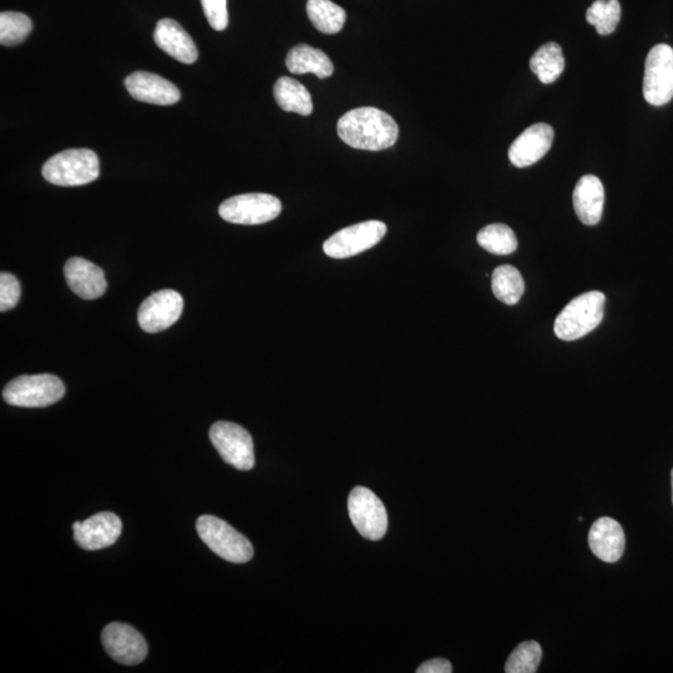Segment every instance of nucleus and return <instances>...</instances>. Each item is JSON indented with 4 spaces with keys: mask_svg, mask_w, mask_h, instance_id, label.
Returning <instances> with one entry per match:
<instances>
[{
    "mask_svg": "<svg viewBox=\"0 0 673 673\" xmlns=\"http://www.w3.org/2000/svg\"><path fill=\"white\" fill-rule=\"evenodd\" d=\"M339 138L351 148L381 151L396 145L399 128L391 115L376 108H358L338 120Z\"/></svg>",
    "mask_w": 673,
    "mask_h": 673,
    "instance_id": "obj_1",
    "label": "nucleus"
},
{
    "mask_svg": "<svg viewBox=\"0 0 673 673\" xmlns=\"http://www.w3.org/2000/svg\"><path fill=\"white\" fill-rule=\"evenodd\" d=\"M606 297L599 291L575 297L556 317L554 332L561 341H576L600 326L605 315Z\"/></svg>",
    "mask_w": 673,
    "mask_h": 673,
    "instance_id": "obj_2",
    "label": "nucleus"
},
{
    "mask_svg": "<svg viewBox=\"0 0 673 673\" xmlns=\"http://www.w3.org/2000/svg\"><path fill=\"white\" fill-rule=\"evenodd\" d=\"M42 174L50 184L57 186H82L98 179V155L89 149L62 151L44 164Z\"/></svg>",
    "mask_w": 673,
    "mask_h": 673,
    "instance_id": "obj_3",
    "label": "nucleus"
},
{
    "mask_svg": "<svg viewBox=\"0 0 673 673\" xmlns=\"http://www.w3.org/2000/svg\"><path fill=\"white\" fill-rule=\"evenodd\" d=\"M197 534L200 539L220 558L235 564L249 563L253 556V546L226 521L212 515H202L197 519Z\"/></svg>",
    "mask_w": 673,
    "mask_h": 673,
    "instance_id": "obj_4",
    "label": "nucleus"
},
{
    "mask_svg": "<svg viewBox=\"0 0 673 673\" xmlns=\"http://www.w3.org/2000/svg\"><path fill=\"white\" fill-rule=\"evenodd\" d=\"M65 386L53 374L20 376L10 381L3 391L4 401L20 408L52 406L64 397Z\"/></svg>",
    "mask_w": 673,
    "mask_h": 673,
    "instance_id": "obj_5",
    "label": "nucleus"
},
{
    "mask_svg": "<svg viewBox=\"0 0 673 673\" xmlns=\"http://www.w3.org/2000/svg\"><path fill=\"white\" fill-rule=\"evenodd\" d=\"M282 211L281 201L268 194H245L222 202L219 214L236 225H261L277 219Z\"/></svg>",
    "mask_w": 673,
    "mask_h": 673,
    "instance_id": "obj_6",
    "label": "nucleus"
},
{
    "mask_svg": "<svg viewBox=\"0 0 673 673\" xmlns=\"http://www.w3.org/2000/svg\"><path fill=\"white\" fill-rule=\"evenodd\" d=\"M210 440L224 459L239 470L255 467V447L251 434L241 425L231 422H217L210 429Z\"/></svg>",
    "mask_w": 673,
    "mask_h": 673,
    "instance_id": "obj_7",
    "label": "nucleus"
},
{
    "mask_svg": "<svg viewBox=\"0 0 673 673\" xmlns=\"http://www.w3.org/2000/svg\"><path fill=\"white\" fill-rule=\"evenodd\" d=\"M348 513L359 534L368 540H381L387 533L386 506L371 490L354 488L349 494Z\"/></svg>",
    "mask_w": 673,
    "mask_h": 673,
    "instance_id": "obj_8",
    "label": "nucleus"
},
{
    "mask_svg": "<svg viewBox=\"0 0 673 673\" xmlns=\"http://www.w3.org/2000/svg\"><path fill=\"white\" fill-rule=\"evenodd\" d=\"M644 96L647 103L662 106L673 98V49L657 44L646 58Z\"/></svg>",
    "mask_w": 673,
    "mask_h": 673,
    "instance_id": "obj_9",
    "label": "nucleus"
},
{
    "mask_svg": "<svg viewBox=\"0 0 673 673\" xmlns=\"http://www.w3.org/2000/svg\"><path fill=\"white\" fill-rule=\"evenodd\" d=\"M387 234V226L382 221H366L346 227L336 232L323 245L328 257L348 258L359 255L379 244Z\"/></svg>",
    "mask_w": 673,
    "mask_h": 673,
    "instance_id": "obj_10",
    "label": "nucleus"
},
{
    "mask_svg": "<svg viewBox=\"0 0 673 673\" xmlns=\"http://www.w3.org/2000/svg\"><path fill=\"white\" fill-rule=\"evenodd\" d=\"M182 310L184 300L179 292L174 290L155 292L141 303L138 312L139 326L148 333L163 332L179 321Z\"/></svg>",
    "mask_w": 673,
    "mask_h": 673,
    "instance_id": "obj_11",
    "label": "nucleus"
},
{
    "mask_svg": "<svg viewBox=\"0 0 673 673\" xmlns=\"http://www.w3.org/2000/svg\"><path fill=\"white\" fill-rule=\"evenodd\" d=\"M101 641L111 659L121 665H139L148 656V644L134 627L120 622H113L105 627Z\"/></svg>",
    "mask_w": 673,
    "mask_h": 673,
    "instance_id": "obj_12",
    "label": "nucleus"
},
{
    "mask_svg": "<svg viewBox=\"0 0 673 673\" xmlns=\"http://www.w3.org/2000/svg\"><path fill=\"white\" fill-rule=\"evenodd\" d=\"M74 540L80 548L94 551L109 548L120 538L123 524L118 515L103 511L73 525Z\"/></svg>",
    "mask_w": 673,
    "mask_h": 673,
    "instance_id": "obj_13",
    "label": "nucleus"
},
{
    "mask_svg": "<svg viewBox=\"0 0 673 673\" xmlns=\"http://www.w3.org/2000/svg\"><path fill=\"white\" fill-rule=\"evenodd\" d=\"M554 129L549 124L531 125L511 144L509 159L516 168H528L543 159L553 145Z\"/></svg>",
    "mask_w": 673,
    "mask_h": 673,
    "instance_id": "obj_14",
    "label": "nucleus"
},
{
    "mask_svg": "<svg viewBox=\"0 0 673 673\" xmlns=\"http://www.w3.org/2000/svg\"><path fill=\"white\" fill-rule=\"evenodd\" d=\"M126 89L135 100L154 105H174L179 103L181 93L175 84L160 75L135 72L125 80Z\"/></svg>",
    "mask_w": 673,
    "mask_h": 673,
    "instance_id": "obj_15",
    "label": "nucleus"
},
{
    "mask_svg": "<svg viewBox=\"0 0 673 673\" xmlns=\"http://www.w3.org/2000/svg\"><path fill=\"white\" fill-rule=\"evenodd\" d=\"M65 280L70 290L83 300H96L104 295L106 283L104 271L82 257H73L65 263Z\"/></svg>",
    "mask_w": 673,
    "mask_h": 673,
    "instance_id": "obj_16",
    "label": "nucleus"
},
{
    "mask_svg": "<svg viewBox=\"0 0 673 673\" xmlns=\"http://www.w3.org/2000/svg\"><path fill=\"white\" fill-rule=\"evenodd\" d=\"M589 545L597 559L606 563H616L624 555L626 538L624 529L615 519H597L591 526Z\"/></svg>",
    "mask_w": 673,
    "mask_h": 673,
    "instance_id": "obj_17",
    "label": "nucleus"
},
{
    "mask_svg": "<svg viewBox=\"0 0 673 673\" xmlns=\"http://www.w3.org/2000/svg\"><path fill=\"white\" fill-rule=\"evenodd\" d=\"M154 40L161 50L177 62L194 64L199 58L194 40L174 19L160 20L156 25Z\"/></svg>",
    "mask_w": 673,
    "mask_h": 673,
    "instance_id": "obj_18",
    "label": "nucleus"
},
{
    "mask_svg": "<svg viewBox=\"0 0 673 673\" xmlns=\"http://www.w3.org/2000/svg\"><path fill=\"white\" fill-rule=\"evenodd\" d=\"M574 209L584 225L599 224L604 212L605 190L599 177L585 175L581 177L574 190Z\"/></svg>",
    "mask_w": 673,
    "mask_h": 673,
    "instance_id": "obj_19",
    "label": "nucleus"
},
{
    "mask_svg": "<svg viewBox=\"0 0 673 673\" xmlns=\"http://www.w3.org/2000/svg\"><path fill=\"white\" fill-rule=\"evenodd\" d=\"M287 69L292 74H313L317 78H330L335 67L331 59L321 49L313 48L311 45L300 44L290 50L286 59Z\"/></svg>",
    "mask_w": 673,
    "mask_h": 673,
    "instance_id": "obj_20",
    "label": "nucleus"
},
{
    "mask_svg": "<svg viewBox=\"0 0 673 673\" xmlns=\"http://www.w3.org/2000/svg\"><path fill=\"white\" fill-rule=\"evenodd\" d=\"M273 94L283 111L303 116L312 114L313 103L310 91L297 80L288 77L278 79L273 88Z\"/></svg>",
    "mask_w": 673,
    "mask_h": 673,
    "instance_id": "obj_21",
    "label": "nucleus"
},
{
    "mask_svg": "<svg viewBox=\"0 0 673 673\" xmlns=\"http://www.w3.org/2000/svg\"><path fill=\"white\" fill-rule=\"evenodd\" d=\"M307 14L313 27L323 34H337L346 24V10L332 0H308Z\"/></svg>",
    "mask_w": 673,
    "mask_h": 673,
    "instance_id": "obj_22",
    "label": "nucleus"
},
{
    "mask_svg": "<svg viewBox=\"0 0 673 673\" xmlns=\"http://www.w3.org/2000/svg\"><path fill=\"white\" fill-rule=\"evenodd\" d=\"M530 68L541 83H554L565 69L563 49L556 43L544 44L531 58Z\"/></svg>",
    "mask_w": 673,
    "mask_h": 673,
    "instance_id": "obj_23",
    "label": "nucleus"
},
{
    "mask_svg": "<svg viewBox=\"0 0 673 673\" xmlns=\"http://www.w3.org/2000/svg\"><path fill=\"white\" fill-rule=\"evenodd\" d=\"M494 296L508 306H514L524 295L525 283L518 268L503 265L495 268L492 277Z\"/></svg>",
    "mask_w": 673,
    "mask_h": 673,
    "instance_id": "obj_24",
    "label": "nucleus"
},
{
    "mask_svg": "<svg viewBox=\"0 0 673 673\" xmlns=\"http://www.w3.org/2000/svg\"><path fill=\"white\" fill-rule=\"evenodd\" d=\"M477 241L480 247L493 255L506 256L518 249L515 232L504 224H492L479 231Z\"/></svg>",
    "mask_w": 673,
    "mask_h": 673,
    "instance_id": "obj_25",
    "label": "nucleus"
},
{
    "mask_svg": "<svg viewBox=\"0 0 673 673\" xmlns=\"http://www.w3.org/2000/svg\"><path fill=\"white\" fill-rule=\"evenodd\" d=\"M620 18L619 0H596L586 12V20L594 25L600 35L614 33Z\"/></svg>",
    "mask_w": 673,
    "mask_h": 673,
    "instance_id": "obj_26",
    "label": "nucleus"
},
{
    "mask_svg": "<svg viewBox=\"0 0 673 673\" xmlns=\"http://www.w3.org/2000/svg\"><path fill=\"white\" fill-rule=\"evenodd\" d=\"M32 30L33 23L28 15L18 12L0 14V43L5 47H15L23 43Z\"/></svg>",
    "mask_w": 673,
    "mask_h": 673,
    "instance_id": "obj_27",
    "label": "nucleus"
},
{
    "mask_svg": "<svg viewBox=\"0 0 673 673\" xmlns=\"http://www.w3.org/2000/svg\"><path fill=\"white\" fill-rule=\"evenodd\" d=\"M543 650L536 641H526L511 652L505 664L506 673H534L538 671Z\"/></svg>",
    "mask_w": 673,
    "mask_h": 673,
    "instance_id": "obj_28",
    "label": "nucleus"
},
{
    "mask_svg": "<svg viewBox=\"0 0 673 673\" xmlns=\"http://www.w3.org/2000/svg\"><path fill=\"white\" fill-rule=\"evenodd\" d=\"M20 298V285L12 273L2 272L0 275V311L13 310Z\"/></svg>",
    "mask_w": 673,
    "mask_h": 673,
    "instance_id": "obj_29",
    "label": "nucleus"
},
{
    "mask_svg": "<svg viewBox=\"0 0 673 673\" xmlns=\"http://www.w3.org/2000/svg\"><path fill=\"white\" fill-rule=\"evenodd\" d=\"M202 9L207 22L217 32H222L229 25V12H227V0H201Z\"/></svg>",
    "mask_w": 673,
    "mask_h": 673,
    "instance_id": "obj_30",
    "label": "nucleus"
},
{
    "mask_svg": "<svg viewBox=\"0 0 673 673\" xmlns=\"http://www.w3.org/2000/svg\"><path fill=\"white\" fill-rule=\"evenodd\" d=\"M453 671V666L448 660L433 659L425 661L424 664L418 667V673H450Z\"/></svg>",
    "mask_w": 673,
    "mask_h": 673,
    "instance_id": "obj_31",
    "label": "nucleus"
},
{
    "mask_svg": "<svg viewBox=\"0 0 673 673\" xmlns=\"http://www.w3.org/2000/svg\"><path fill=\"white\" fill-rule=\"evenodd\" d=\"M671 483H672V503H673V469L671 472Z\"/></svg>",
    "mask_w": 673,
    "mask_h": 673,
    "instance_id": "obj_32",
    "label": "nucleus"
}]
</instances>
